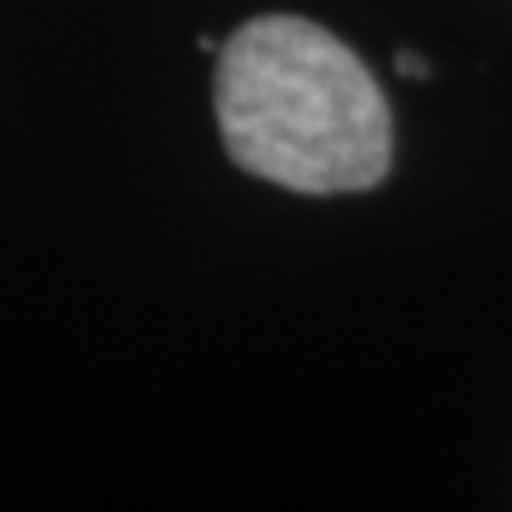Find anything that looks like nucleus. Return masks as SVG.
I'll return each mask as SVG.
<instances>
[{"instance_id":"f257e3e1","label":"nucleus","mask_w":512,"mask_h":512,"mask_svg":"<svg viewBox=\"0 0 512 512\" xmlns=\"http://www.w3.org/2000/svg\"><path fill=\"white\" fill-rule=\"evenodd\" d=\"M217 122L243 171L296 194L384 183L391 110L346 42L300 16H258L220 46Z\"/></svg>"},{"instance_id":"f03ea898","label":"nucleus","mask_w":512,"mask_h":512,"mask_svg":"<svg viewBox=\"0 0 512 512\" xmlns=\"http://www.w3.org/2000/svg\"><path fill=\"white\" fill-rule=\"evenodd\" d=\"M395 69L403 76H414V80H425V76H429V65H425L418 54H410V50H399V54H395Z\"/></svg>"}]
</instances>
